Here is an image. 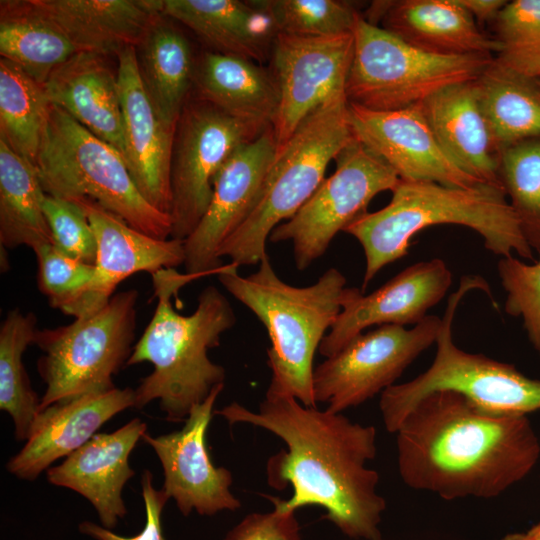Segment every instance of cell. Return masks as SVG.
<instances>
[{
    "label": "cell",
    "instance_id": "6da1fadb",
    "mask_svg": "<svg viewBox=\"0 0 540 540\" xmlns=\"http://www.w3.org/2000/svg\"><path fill=\"white\" fill-rule=\"evenodd\" d=\"M215 413L230 425L263 428L286 444L269 458L267 480L274 489L290 485L293 492L286 500L266 496L274 508L296 512L319 506L347 537L383 540L379 526L386 501L377 491V471L367 467L377 454L374 426L268 393L257 411L232 402Z\"/></svg>",
    "mask_w": 540,
    "mask_h": 540
},
{
    "label": "cell",
    "instance_id": "7a4b0ae2",
    "mask_svg": "<svg viewBox=\"0 0 540 540\" xmlns=\"http://www.w3.org/2000/svg\"><path fill=\"white\" fill-rule=\"evenodd\" d=\"M395 434L402 481L445 500L497 497L540 457L527 416L484 412L452 390L420 399Z\"/></svg>",
    "mask_w": 540,
    "mask_h": 540
},
{
    "label": "cell",
    "instance_id": "3957f363",
    "mask_svg": "<svg viewBox=\"0 0 540 540\" xmlns=\"http://www.w3.org/2000/svg\"><path fill=\"white\" fill-rule=\"evenodd\" d=\"M152 276L157 305L126 364L153 365L135 388L134 408L158 400L168 421H185L195 405L224 384L225 369L210 360L208 351L220 345L221 336L237 319L227 297L213 285L200 292L191 314L178 313L171 299L199 277L175 269H162Z\"/></svg>",
    "mask_w": 540,
    "mask_h": 540
},
{
    "label": "cell",
    "instance_id": "277c9868",
    "mask_svg": "<svg viewBox=\"0 0 540 540\" xmlns=\"http://www.w3.org/2000/svg\"><path fill=\"white\" fill-rule=\"evenodd\" d=\"M391 192L384 208L362 214L344 229L364 251L362 292L383 267L408 254L416 234L434 225L465 226L477 232L493 254L502 258L516 253L533 260V250L503 187L480 183L456 188L400 180Z\"/></svg>",
    "mask_w": 540,
    "mask_h": 540
},
{
    "label": "cell",
    "instance_id": "5b68a950",
    "mask_svg": "<svg viewBox=\"0 0 540 540\" xmlns=\"http://www.w3.org/2000/svg\"><path fill=\"white\" fill-rule=\"evenodd\" d=\"M229 263L216 274L219 283L265 326L270 347L267 364L272 376L266 393L291 396L316 407L313 360L342 310L346 278L329 268L312 285L297 287L275 272L268 254L248 276Z\"/></svg>",
    "mask_w": 540,
    "mask_h": 540
},
{
    "label": "cell",
    "instance_id": "8992f818",
    "mask_svg": "<svg viewBox=\"0 0 540 540\" xmlns=\"http://www.w3.org/2000/svg\"><path fill=\"white\" fill-rule=\"evenodd\" d=\"M354 139L345 92L315 109L277 151L260 199L248 218L220 246L219 258L238 266L259 264L271 232L290 219L324 179L332 159Z\"/></svg>",
    "mask_w": 540,
    "mask_h": 540
},
{
    "label": "cell",
    "instance_id": "52a82bcc",
    "mask_svg": "<svg viewBox=\"0 0 540 540\" xmlns=\"http://www.w3.org/2000/svg\"><path fill=\"white\" fill-rule=\"evenodd\" d=\"M35 168L47 195L91 199L149 236L170 238L169 214L143 197L122 154L54 105Z\"/></svg>",
    "mask_w": 540,
    "mask_h": 540
},
{
    "label": "cell",
    "instance_id": "ba28073f",
    "mask_svg": "<svg viewBox=\"0 0 540 540\" xmlns=\"http://www.w3.org/2000/svg\"><path fill=\"white\" fill-rule=\"evenodd\" d=\"M488 290L482 278L465 276L448 298L430 367L416 378L394 384L381 393L379 408L385 428L396 433L411 408L439 390L462 394L478 409L495 415H525L540 410V380L514 365L460 349L452 338V324L460 301L470 290Z\"/></svg>",
    "mask_w": 540,
    "mask_h": 540
},
{
    "label": "cell",
    "instance_id": "9c48e42d",
    "mask_svg": "<svg viewBox=\"0 0 540 540\" xmlns=\"http://www.w3.org/2000/svg\"><path fill=\"white\" fill-rule=\"evenodd\" d=\"M345 85L348 103L373 111L419 105L449 86L477 80L489 55H440L408 43L359 15Z\"/></svg>",
    "mask_w": 540,
    "mask_h": 540
},
{
    "label": "cell",
    "instance_id": "30bf717a",
    "mask_svg": "<svg viewBox=\"0 0 540 540\" xmlns=\"http://www.w3.org/2000/svg\"><path fill=\"white\" fill-rule=\"evenodd\" d=\"M138 298L136 289L121 291L69 324L38 329L34 344L42 355L37 370L46 385L39 412L115 388L113 376L126 366L135 345Z\"/></svg>",
    "mask_w": 540,
    "mask_h": 540
},
{
    "label": "cell",
    "instance_id": "8fae6325",
    "mask_svg": "<svg viewBox=\"0 0 540 540\" xmlns=\"http://www.w3.org/2000/svg\"><path fill=\"white\" fill-rule=\"evenodd\" d=\"M336 170L323 179L290 219L270 234V242L290 241L296 268H308L327 251L339 231L366 213L370 201L399 183L396 172L354 136L335 158Z\"/></svg>",
    "mask_w": 540,
    "mask_h": 540
},
{
    "label": "cell",
    "instance_id": "7c38bea8",
    "mask_svg": "<svg viewBox=\"0 0 540 540\" xmlns=\"http://www.w3.org/2000/svg\"><path fill=\"white\" fill-rule=\"evenodd\" d=\"M267 128L235 118L200 98L187 101L172 152L170 238L185 240L194 231L211 202L218 170L237 147Z\"/></svg>",
    "mask_w": 540,
    "mask_h": 540
},
{
    "label": "cell",
    "instance_id": "4fadbf2b",
    "mask_svg": "<svg viewBox=\"0 0 540 540\" xmlns=\"http://www.w3.org/2000/svg\"><path fill=\"white\" fill-rule=\"evenodd\" d=\"M441 322L442 318L427 315L410 329L386 324L359 334L314 367L316 403L342 413L396 384L405 369L436 342Z\"/></svg>",
    "mask_w": 540,
    "mask_h": 540
},
{
    "label": "cell",
    "instance_id": "5bb4252c",
    "mask_svg": "<svg viewBox=\"0 0 540 540\" xmlns=\"http://www.w3.org/2000/svg\"><path fill=\"white\" fill-rule=\"evenodd\" d=\"M353 46V33L320 37L276 35L271 49V73L279 93L272 122L277 151L315 109L345 92Z\"/></svg>",
    "mask_w": 540,
    "mask_h": 540
},
{
    "label": "cell",
    "instance_id": "9a60e30c",
    "mask_svg": "<svg viewBox=\"0 0 540 540\" xmlns=\"http://www.w3.org/2000/svg\"><path fill=\"white\" fill-rule=\"evenodd\" d=\"M277 154L272 126L237 147L213 180L211 202L194 231L184 240L186 273L199 278L223 267L218 250L257 205Z\"/></svg>",
    "mask_w": 540,
    "mask_h": 540
},
{
    "label": "cell",
    "instance_id": "2e32d148",
    "mask_svg": "<svg viewBox=\"0 0 540 540\" xmlns=\"http://www.w3.org/2000/svg\"><path fill=\"white\" fill-rule=\"evenodd\" d=\"M223 388L224 384H219L195 405L180 430L156 437L146 432L142 436L160 460L164 475L161 489L174 499L184 516L193 511L212 516L241 507V501L231 491L232 473L213 464L206 440L214 404Z\"/></svg>",
    "mask_w": 540,
    "mask_h": 540
},
{
    "label": "cell",
    "instance_id": "e0dca14e",
    "mask_svg": "<svg viewBox=\"0 0 540 540\" xmlns=\"http://www.w3.org/2000/svg\"><path fill=\"white\" fill-rule=\"evenodd\" d=\"M452 283V274L439 258L421 261L398 273L384 285L364 295L346 287L342 310L323 338L319 353L325 358L340 351L372 325H416L439 303Z\"/></svg>",
    "mask_w": 540,
    "mask_h": 540
},
{
    "label": "cell",
    "instance_id": "ac0fdd59",
    "mask_svg": "<svg viewBox=\"0 0 540 540\" xmlns=\"http://www.w3.org/2000/svg\"><path fill=\"white\" fill-rule=\"evenodd\" d=\"M355 138L386 162L401 181L467 188L480 184L445 154L419 105L373 111L348 103Z\"/></svg>",
    "mask_w": 540,
    "mask_h": 540
},
{
    "label": "cell",
    "instance_id": "d6986e66",
    "mask_svg": "<svg viewBox=\"0 0 540 540\" xmlns=\"http://www.w3.org/2000/svg\"><path fill=\"white\" fill-rule=\"evenodd\" d=\"M117 58L126 164L143 197L158 210L169 214L175 131L160 119L144 88L136 47H125Z\"/></svg>",
    "mask_w": 540,
    "mask_h": 540
},
{
    "label": "cell",
    "instance_id": "ffe728a7",
    "mask_svg": "<svg viewBox=\"0 0 540 540\" xmlns=\"http://www.w3.org/2000/svg\"><path fill=\"white\" fill-rule=\"evenodd\" d=\"M74 202L87 216L97 242L95 274L75 318L100 309L116 287L135 273L154 274L184 264V240L149 236L91 199Z\"/></svg>",
    "mask_w": 540,
    "mask_h": 540
},
{
    "label": "cell",
    "instance_id": "44dd1931",
    "mask_svg": "<svg viewBox=\"0 0 540 540\" xmlns=\"http://www.w3.org/2000/svg\"><path fill=\"white\" fill-rule=\"evenodd\" d=\"M135 406V389L115 387L53 404L36 416L23 448L7 470L22 480H35L56 460L82 447L108 420Z\"/></svg>",
    "mask_w": 540,
    "mask_h": 540
},
{
    "label": "cell",
    "instance_id": "7402d4cb",
    "mask_svg": "<svg viewBox=\"0 0 540 540\" xmlns=\"http://www.w3.org/2000/svg\"><path fill=\"white\" fill-rule=\"evenodd\" d=\"M146 430V423L134 418L111 433L95 434L61 464L50 467L47 480L85 497L102 526L112 530L127 514L122 491L135 475L129 456Z\"/></svg>",
    "mask_w": 540,
    "mask_h": 540
},
{
    "label": "cell",
    "instance_id": "603a6c76",
    "mask_svg": "<svg viewBox=\"0 0 540 540\" xmlns=\"http://www.w3.org/2000/svg\"><path fill=\"white\" fill-rule=\"evenodd\" d=\"M448 158L480 183L503 187L501 151L485 116L477 80L440 90L419 104Z\"/></svg>",
    "mask_w": 540,
    "mask_h": 540
},
{
    "label": "cell",
    "instance_id": "cb8c5ba5",
    "mask_svg": "<svg viewBox=\"0 0 540 540\" xmlns=\"http://www.w3.org/2000/svg\"><path fill=\"white\" fill-rule=\"evenodd\" d=\"M78 53L118 54L137 46L161 15L163 0H31Z\"/></svg>",
    "mask_w": 540,
    "mask_h": 540
},
{
    "label": "cell",
    "instance_id": "d4e9b609",
    "mask_svg": "<svg viewBox=\"0 0 540 540\" xmlns=\"http://www.w3.org/2000/svg\"><path fill=\"white\" fill-rule=\"evenodd\" d=\"M365 19H382L385 30L435 54L490 56L501 50L457 0L376 1Z\"/></svg>",
    "mask_w": 540,
    "mask_h": 540
},
{
    "label": "cell",
    "instance_id": "484cf974",
    "mask_svg": "<svg viewBox=\"0 0 540 540\" xmlns=\"http://www.w3.org/2000/svg\"><path fill=\"white\" fill-rule=\"evenodd\" d=\"M92 53H76L43 84L49 101L125 159L117 73Z\"/></svg>",
    "mask_w": 540,
    "mask_h": 540
},
{
    "label": "cell",
    "instance_id": "4316f807",
    "mask_svg": "<svg viewBox=\"0 0 540 540\" xmlns=\"http://www.w3.org/2000/svg\"><path fill=\"white\" fill-rule=\"evenodd\" d=\"M162 12L188 27L214 52L260 64L277 35L270 17L254 0H163Z\"/></svg>",
    "mask_w": 540,
    "mask_h": 540
},
{
    "label": "cell",
    "instance_id": "83f0119b",
    "mask_svg": "<svg viewBox=\"0 0 540 540\" xmlns=\"http://www.w3.org/2000/svg\"><path fill=\"white\" fill-rule=\"evenodd\" d=\"M193 83L198 98L225 113L262 127L272 126L279 93L271 71L260 63L205 52L195 65Z\"/></svg>",
    "mask_w": 540,
    "mask_h": 540
},
{
    "label": "cell",
    "instance_id": "f1b7e54d",
    "mask_svg": "<svg viewBox=\"0 0 540 540\" xmlns=\"http://www.w3.org/2000/svg\"><path fill=\"white\" fill-rule=\"evenodd\" d=\"M144 88L163 123L172 131L187 103L194 59L186 36L160 18L136 46Z\"/></svg>",
    "mask_w": 540,
    "mask_h": 540
},
{
    "label": "cell",
    "instance_id": "f546056e",
    "mask_svg": "<svg viewBox=\"0 0 540 540\" xmlns=\"http://www.w3.org/2000/svg\"><path fill=\"white\" fill-rule=\"evenodd\" d=\"M78 53L66 34L31 0L0 2V54L40 84Z\"/></svg>",
    "mask_w": 540,
    "mask_h": 540
},
{
    "label": "cell",
    "instance_id": "4dcf8cb0",
    "mask_svg": "<svg viewBox=\"0 0 540 540\" xmlns=\"http://www.w3.org/2000/svg\"><path fill=\"white\" fill-rule=\"evenodd\" d=\"M35 166L0 139V245L6 249L53 244Z\"/></svg>",
    "mask_w": 540,
    "mask_h": 540
},
{
    "label": "cell",
    "instance_id": "1f68e13d",
    "mask_svg": "<svg viewBox=\"0 0 540 540\" xmlns=\"http://www.w3.org/2000/svg\"><path fill=\"white\" fill-rule=\"evenodd\" d=\"M482 107L502 151L521 141L540 138V84L495 60L477 79Z\"/></svg>",
    "mask_w": 540,
    "mask_h": 540
},
{
    "label": "cell",
    "instance_id": "d6a6232c",
    "mask_svg": "<svg viewBox=\"0 0 540 540\" xmlns=\"http://www.w3.org/2000/svg\"><path fill=\"white\" fill-rule=\"evenodd\" d=\"M51 105L43 84L1 58L0 139L34 166Z\"/></svg>",
    "mask_w": 540,
    "mask_h": 540
},
{
    "label": "cell",
    "instance_id": "836d02e7",
    "mask_svg": "<svg viewBox=\"0 0 540 540\" xmlns=\"http://www.w3.org/2000/svg\"><path fill=\"white\" fill-rule=\"evenodd\" d=\"M37 331L36 315L18 308L8 311L0 326V409L11 417L18 441H26L40 408L23 364Z\"/></svg>",
    "mask_w": 540,
    "mask_h": 540
},
{
    "label": "cell",
    "instance_id": "e575fe53",
    "mask_svg": "<svg viewBox=\"0 0 540 540\" xmlns=\"http://www.w3.org/2000/svg\"><path fill=\"white\" fill-rule=\"evenodd\" d=\"M499 176L522 232L540 251V138L521 141L500 154Z\"/></svg>",
    "mask_w": 540,
    "mask_h": 540
},
{
    "label": "cell",
    "instance_id": "d590c367",
    "mask_svg": "<svg viewBox=\"0 0 540 540\" xmlns=\"http://www.w3.org/2000/svg\"><path fill=\"white\" fill-rule=\"evenodd\" d=\"M277 34L320 37L352 33L359 13L340 0H254Z\"/></svg>",
    "mask_w": 540,
    "mask_h": 540
},
{
    "label": "cell",
    "instance_id": "8d00e7d4",
    "mask_svg": "<svg viewBox=\"0 0 540 540\" xmlns=\"http://www.w3.org/2000/svg\"><path fill=\"white\" fill-rule=\"evenodd\" d=\"M502 66L536 79L540 75V0L506 3L496 18Z\"/></svg>",
    "mask_w": 540,
    "mask_h": 540
},
{
    "label": "cell",
    "instance_id": "74e56055",
    "mask_svg": "<svg viewBox=\"0 0 540 540\" xmlns=\"http://www.w3.org/2000/svg\"><path fill=\"white\" fill-rule=\"evenodd\" d=\"M33 251L38 289L52 308L76 317L93 280L95 266L69 257L52 243L41 244Z\"/></svg>",
    "mask_w": 540,
    "mask_h": 540
},
{
    "label": "cell",
    "instance_id": "f35d334b",
    "mask_svg": "<svg viewBox=\"0 0 540 540\" xmlns=\"http://www.w3.org/2000/svg\"><path fill=\"white\" fill-rule=\"evenodd\" d=\"M498 274L507 293L505 311L522 319L528 339L540 357V251L532 264L514 256L502 257Z\"/></svg>",
    "mask_w": 540,
    "mask_h": 540
},
{
    "label": "cell",
    "instance_id": "ab89813d",
    "mask_svg": "<svg viewBox=\"0 0 540 540\" xmlns=\"http://www.w3.org/2000/svg\"><path fill=\"white\" fill-rule=\"evenodd\" d=\"M43 210L53 244L69 257L94 265L97 242L82 208L74 201L46 194Z\"/></svg>",
    "mask_w": 540,
    "mask_h": 540
},
{
    "label": "cell",
    "instance_id": "60d3db41",
    "mask_svg": "<svg viewBox=\"0 0 540 540\" xmlns=\"http://www.w3.org/2000/svg\"><path fill=\"white\" fill-rule=\"evenodd\" d=\"M224 540H302V535L295 512L273 508L269 512L247 514Z\"/></svg>",
    "mask_w": 540,
    "mask_h": 540
},
{
    "label": "cell",
    "instance_id": "b9f144b4",
    "mask_svg": "<svg viewBox=\"0 0 540 540\" xmlns=\"http://www.w3.org/2000/svg\"><path fill=\"white\" fill-rule=\"evenodd\" d=\"M152 479V473L144 470L141 476V489L146 520L139 534L124 537L91 521L81 522L79 531L96 540H165L161 528V514L169 498L162 489L154 488Z\"/></svg>",
    "mask_w": 540,
    "mask_h": 540
},
{
    "label": "cell",
    "instance_id": "7bdbcfd3",
    "mask_svg": "<svg viewBox=\"0 0 540 540\" xmlns=\"http://www.w3.org/2000/svg\"><path fill=\"white\" fill-rule=\"evenodd\" d=\"M474 19L480 22L489 21L497 18L501 9L507 1L503 0H457Z\"/></svg>",
    "mask_w": 540,
    "mask_h": 540
},
{
    "label": "cell",
    "instance_id": "ee69618b",
    "mask_svg": "<svg viewBox=\"0 0 540 540\" xmlns=\"http://www.w3.org/2000/svg\"><path fill=\"white\" fill-rule=\"evenodd\" d=\"M500 540H532L528 533H510L502 537Z\"/></svg>",
    "mask_w": 540,
    "mask_h": 540
},
{
    "label": "cell",
    "instance_id": "f6af8a7d",
    "mask_svg": "<svg viewBox=\"0 0 540 540\" xmlns=\"http://www.w3.org/2000/svg\"><path fill=\"white\" fill-rule=\"evenodd\" d=\"M527 533L532 540H540V522L533 526Z\"/></svg>",
    "mask_w": 540,
    "mask_h": 540
},
{
    "label": "cell",
    "instance_id": "bcb514c9",
    "mask_svg": "<svg viewBox=\"0 0 540 540\" xmlns=\"http://www.w3.org/2000/svg\"><path fill=\"white\" fill-rule=\"evenodd\" d=\"M536 79H537V81H538L539 84H540V75H539Z\"/></svg>",
    "mask_w": 540,
    "mask_h": 540
}]
</instances>
